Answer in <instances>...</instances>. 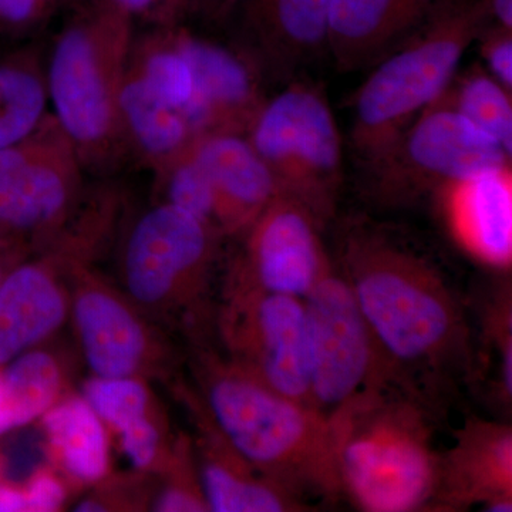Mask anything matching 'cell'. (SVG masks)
Wrapping results in <instances>:
<instances>
[{"mask_svg":"<svg viewBox=\"0 0 512 512\" xmlns=\"http://www.w3.org/2000/svg\"><path fill=\"white\" fill-rule=\"evenodd\" d=\"M339 271L375 336L390 382L431 407L441 387L474 375L463 306L436 265L377 229L346 232Z\"/></svg>","mask_w":512,"mask_h":512,"instance_id":"obj_1","label":"cell"},{"mask_svg":"<svg viewBox=\"0 0 512 512\" xmlns=\"http://www.w3.org/2000/svg\"><path fill=\"white\" fill-rule=\"evenodd\" d=\"M188 352L191 384L205 410L256 470L306 504L342 495L329 419L265 386L210 342L188 346Z\"/></svg>","mask_w":512,"mask_h":512,"instance_id":"obj_2","label":"cell"},{"mask_svg":"<svg viewBox=\"0 0 512 512\" xmlns=\"http://www.w3.org/2000/svg\"><path fill=\"white\" fill-rule=\"evenodd\" d=\"M134 23L113 0H84L46 53L50 113L96 180L113 178L131 161L119 96Z\"/></svg>","mask_w":512,"mask_h":512,"instance_id":"obj_3","label":"cell"},{"mask_svg":"<svg viewBox=\"0 0 512 512\" xmlns=\"http://www.w3.org/2000/svg\"><path fill=\"white\" fill-rule=\"evenodd\" d=\"M342 495L367 512H410L433 505L441 453L431 407L396 386L357 397L330 417Z\"/></svg>","mask_w":512,"mask_h":512,"instance_id":"obj_4","label":"cell"},{"mask_svg":"<svg viewBox=\"0 0 512 512\" xmlns=\"http://www.w3.org/2000/svg\"><path fill=\"white\" fill-rule=\"evenodd\" d=\"M214 225L153 202L124 222L117 241L119 286L138 308L187 346L214 330L211 295L222 241Z\"/></svg>","mask_w":512,"mask_h":512,"instance_id":"obj_5","label":"cell"},{"mask_svg":"<svg viewBox=\"0 0 512 512\" xmlns=\"http://www.w3.org/2000/svg\"><path fill=\"white\" fill-rule=\"evenodd\" d=\"M491 22L485 0H441L423 26L372 67L352 106V147L362 165L386 150L439 99L468 47Z\"/></svg>","mask_w":512,"mask_h":512,"instance_id":"obj_6","label":"cell"},{"mask_svg":"<svg viewBox=\"0 0 512 512\" xmlns=\"http://www.w3.org/2000/svg\"><path fill=\"white\" fill-rule=\"evenodd\" d=\"M247 138L274 175L279 192L295 198L325 228L343 184V144L322 86L292 80L268 96Z\"/></svg>","mask_w":512,"mask_h":512,"instance_id":"obj_7","label":"cell"},{"mask_svg":"<svg viewBox=\"0 0 512 512\" xmlns=\"http://www.w3.org/2000/svg\"><path fill=\"white\" fill-rule=\"evenodd\" d=\"M70 320L90 375L140 377L165 387L181 377L185 357L174 336L131 301L96 266L69 275Z\"/></svg>","mask_w":512,"mask_h":512,"instance_id":"obj_8","label":"cell"},{"mask_svg":"<svg viewBox=\"0 0 512 512\" xmlns=\"http://www.w3.org/2000/svg\"><path fill=\"white\" fill-rule=\"evenodd\" d=\"M510 164V154L497 141L439 96L363 167L373 200L393 207L439 195L468 175Z\"/></svg>","mask_w":512,"mask_h":512,"instance_id":"obj_9","label":"cell"},{"mask_svg":"<svg viewBox=\"0 0 512 512\" xmlns=\"http://www.w3.org/2000/svg\"><path fill=\"white\" fill-rule=\"evenodd\" d=\"M86 173L52 113L0 150V232L33 255L49 247L86 194Z\"/></svg>","mask_w":512,"mask_h":512,"instance_id":"obj_10","label":"cell"},{"mask_svg":"<svg viewBox=\"0 0 512 512\" xmlns=\"http://www.w3.org/2000/svg\"><path fill=\"white\" fill-rule=\"evenodd\" d=\"M303 303L313 409L330 419L357 397L392 386L375 336L335 262Z\"/></svg>","mask_w":512,"mask_h":512,"instance_id":"obj_11","label":"cell"},{"mask_svg":"<svg viewBox=\"0 0 512 512\" xmlns=\"http://www.w3.org/2000/svg\"><path fill=\"white\" fill-rule=\"evenodd\" d=\"M221 293L214 332L222 355L275 392L311 406L303 299L224 286Z\"/></svg>","mask_w":512,"mask_h":512,"instance_id":"obj_12","label":"cell"},{"mask_svg":"<svg viewBox=\"0 0 512 512\" xmlns=\"http://www.w3.org/2000/svg\"><path fill=\"white\" fill-rule=\"evenodd\" d=\"M323 225L305 205L279 192L239 237L224 288L256 289L305 299L330 268Z\"/></svg>","mask_w":512,"mask_h":512,"instance_id":"obj_13","label":"cell"},{"mask_svg":"<svg viewBox=\"0 0 512 512\" xmlns=\"http://www.w3.org/2000/svg\"><path fill=\"white\" fill-rule=\"evenodd\" d=\"M330 0H238L234 42L266 86H285L328 53Z\"/></svg>","mask_w":512,"mask_h":512,"instance_id":"obj_14","label":"cell"},{"mask_svg":"<svg viewBox=\"0 0 512 512\" xmlns=\"http://www.w3.org/2000/svg\"><path fill=\"white\" fill-rule=\"evenodd\" d=\"M190 420L205 500L212 512H296L308 510L298 495L256 470L235 450L183 376L167 387Z\"/></svg>","mask_w":512,"mask_h":512,"instance_id":"obj_15","label":"cell"},{"mask_svg":"<svg viewBox=\"0 0 512 512\" xmlns=\"http://www.w3.org/2000/svg\"><path fill=\"white\" fill-rule=\"evenodd\" d=\"M178 46L191 64L195 93L185 119L195 133L247 136L268 94L254 64L234 46L221 45L177 25Z\"/></svg>","mask_w":512,"mask_h":512,"instance_id":"obj_16","label":"cell"},{"mask_svg":"<svg viewBox=\"0 0 512 512\" xmlns=\"http://www.w3.org/2000/svg\"><path fill=\"white\" fill-rule=\"evenodd\" d=\"M72 268L50 251L19 262L0 285V367L52 342L70 320Z\"/></svg>","mask_w":512,"mask_h":512,"instance_id":"obj_17","label":"cell"},{"mask_svg":"<svg viewBox=\"0 0 512 512\" xmlns=\"http://www.w3.org/2000/svg\"><path fill=\"white\" fill-rule=\"evenodd\" d=\"M134 470L157 476L177 431L153 383L140 377L90 375L79 390Z\"/></svg>","mask_w":512,"mask_h":512,"instance_id":"obj_18","label":"cell"},{"mask_svg":"<svg viewBox=\"0 0 512 512\" xmlns=\"http://www.w3.org/2000/svg\"><path fill=\"white\" fill-rule=\"evenodd\" d=\"M485 511L512 510V431L507 424L470 420L456 443L441 454L439 485L433 505Z\"/></svg>","mask_w":512,"mask_h":512,"instance_id":"obj_19","label":"cell"},{"mask_svg":"<svg viewBox=\"0 0 512 512\" xmlns=\"http://www.w3.org/2000/svg\"><path fill=\"white\" fill-rule=\"evenodd\" d=\"M192 153L214 192L215 225L225 238H239L279 194L274 175L239 134H200Z\"/></svg>","mask_w":512,"mask_h":512,"instance_id":"obj_20","label":"cell"},{"mask_svg":"<svg viewBox=\"0 0 512 512\" xmlns=\"http://www.w3.org/2000/svg\"><path fill=\"white\" fill-rule=\"evenodd\" d=\"M441 0H330L328 55L340 72L370 69L399 49Z\"/></svg>","mask_w":512,"mask_h":512,"instance_id":"obj_21","label":"cell"},{"mask_svg":"<svg viewBox=\"0 0 512 512\" xmlns=\"http://www.w3.org/2000/svg\"><path fill=\"white\" fill-rule=\"evenodd\" d=\"M437 197L458 241L471 254L497 268L511 265V164L468 175Z\"/></svg>","mask_w":512,"mask_h":512,"instance_id":"obj_22","label":"cell"},{"mask_svg":"<svg viewBox=\"0 0 512 512\" xmlns=\"http://www.w3.org/2000/svg\"><path fill=\"white\" fill-rule=\"evenodd\" d=\"M37 423L47 463L69 481L79 497L113 473V440L82 393L73 389Z\"/></svg>","mask_w":512,"mask_h":512,"instance_id":"obj_23","label":"cell"},{"mask_svg":"<svg viewBox=\"0 0 512 512\" xmlns=\"http://www.w3.org/2000/svg\"><path fill=\"white\" fill-rule=\"evenodd\" d=\"M73 357L55 340L0 367V436L36 423L73 390Z\"/></svg>","mask_w":512,"mask_h":512,"instance_id":"obj_24","label":"cell"},{"mask_svg":"<svg viewBox=\"0 0 512 512\" xmlns=\"http://www.w3.org/2000/svg\"><path fill=\"white\" fill-rule=\"evenodd\" d=\"M119 110L131 161L153 173L180 157L198 137L181 111L168 106L128 69L121 84Z\"/></svg>","mask_w":512,"mask_h":512,"instance_id":"obj_25","label":"cell"},{"mask_svg":"<svg viewBox=\"0 0 512 512\" xmlns=\"http://www.w3.org/2000/svg\"><path fill=\"white\" fill-rule=\"evenodd\" d=\"M49 113L46 60L40 50L0 64V150L32 136Z\"/></svg>","mask_w":512,"mask_h":512,"instance_id":"obj_26","label":"cell"},{"mask_svg":"<svg viewBox=\"0 0 512 512\" xmlns=\"http://www.w3.org/2000/svg\"><path fill=\"white\" fill-rule=\"evenodd\" d=\"M175 26H151L134 36L127 69L168 106L185 114L194 99V73L175 39Z\"/></svg>","mask_w":512,"mask_h":512,"instance_id":"obj_27","label":"cell"},{"mask_svg":"<svg viewBox=\"0 0 512 512\" xmlns=\"http://www.w3.org/2000/svg\"><path fill=\"white\" fill-rule=\"evenodd\" d=\"M511 93L484 67L474 64L463 73L458 70L440 96L512 156Z\"/></svg>","mask_w":512,"mask_h":512,"instance_id":"obj_28","label":"cell"},{"mask_svg":"<svg viewBox=\"0 0 512 512\" xmlns=\"http://www.w3.org/2000/svg\"><path fill=\"white\" fill-rule=\"evenodd\" d=\"M151 511L208 512L191 434L178 430L173 451L157 474V491Z\"/></svg>","mask_w":512,"mask_h":512,"instance_id":"obj_29","label":"cell"},{"mask_svg":"<svg viewBox=\"0 0 512 512\" xmlns=\"http://www.w3.org/2000/svg\"><path fill=\"white\" fill-rule=\"evenodd\" d=\"M192 144L180 157L154 173L153 202L173 205L217 228L214 192L204 168L192 153Z\"/></svg>","mask_w":512,"mask_h":512,"instance_id":"obj_30","label":"cell"},{"mask_svg":"<svg viewBox=\"0 0 512 512\" xmlns=\"http://www.w3.org/2000/svg\"><path fill=\"white\" fill-rule=\"evenodd\" d=\"M157 491V476L131 470L110 473L100 483L80 495L74 504L79 512L151 511Z\"/></svg>","mask_w":512,"mask_h":512,"instance_id":"obj_31","label":"cell"},{"mask_svg":"<svg viewBox=\"0 0 512 512\" xmlns=\"http://www.w3.org/2000/svg\"><path fill=\"white\" fill-rule=\"evenodd\" d=\"M510 289L495 296L485 319V335L495 352V396L504 404L511 403L512 396V322Z\"/></svg>","mask_w":512,"mask_h":512,"instance_id":"obj_32","label":"cell"},{"mask_svg":"<svg viewBox=\"0 0 512 512\" xmlns=\"http://www.w3.org/2000/svg\"><path fill=\"white\" fill-rule=\"evenodd\" d=\"M28 512H59L79 497L72 485L49 463L33 471L23 484Z\"/></svg>","mask_w":512,"mask_h":512,"instance_id":"obj_33","label":"cell"},{"mask_svg":"<svg viewBox=\"0 0 512 512\" xmlns=\"http://www.w3.org/2000/svg\"><path fill=\"white\" fill-rule=\"evenodd\" d=\"M477 42L485 70L512 92V29L490 25Z\"/></svg>","mask_w":512,"mask_h":512,"instance_id":"obj_34","label":"cell"},{"mask_svg":"<svg viewBox=\"0 0 512 512\" xmlns=\"http://www.w3.org/2000/svg\"><path fill=\"white\" fill-rule=\"evenodd\" d=\"M59 9L53 0H0V23L12 30H33Z\"/></svg>","mask_w":512,"mask_h":512,"instance_id":"obj_35","label":"cell"},{"mask_svg":"<svg viewBox=\"0 0 512 512\" xmlns=\"http://www.w3.org/2000/svg\"><path fill=\"white\" fill-rule=\"evenodd\" d=\"M183 2L187 16H192L208 25H222L227 23L238 0H183Z\"/></svg>","mask_w":512,"mask_h":512,"instance_id":"obj_36","label":"cell"},{"mask_svg":"<svg viewBox=\"0 0 512 512\" xmlns=\"http://www.w3.org/2000/svg\"><path fill=\"white\" fill-rule=\"evenodd\" d=\"M0 512H28L23 485L0 481Z\"/></svg>","mask_w":512,"mask_h":512,"instance_id":"obj_37","label":"cell"},{"mask_svg":"<svg viewBox=\"0 0 512 512\" xmlns=\"http://www.w3.org/2000/svg\"><path fill=\"white\" fill-rule=\"evenodd\" d=\"M491 22L512 29V0H485Z\"/></svg>","mask_w":512,"mask_h":512,"instance_id":"obj_38","label":"cell"},{"mask_svg":"<svg viewBox=\"0 0 512 512\" xmlns=\"http://www.w3.org/2000/svg\"><path fill=\"white\" fill-rule=\"evenodd\" d=\"M9 271H5V264H2V261H0V285H2L3 279H5V276L6 274H8Z\"/></svg>","mask_w":512,"mask_h":512,"instance_id":"obj_39","label":"cell"}]
</instances>
